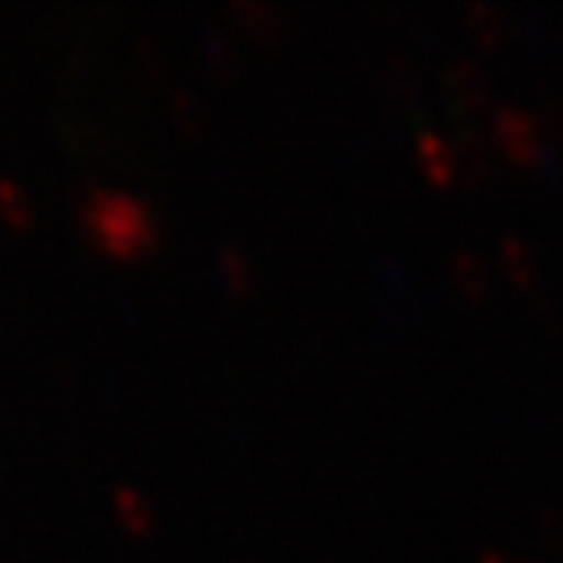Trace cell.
I'll list each match as a JSON object with an SVG mask.
<instances>
[{
	"mask_svg": "<svg viewBox=\"0 0 563 563\" xmlns=\"http://www.w3.org/2000/svg\"><path fill=\"white\" fill-rule=\"evenodd\" d=\"M495 129H498V139H501L504 151L510 157H517V161L523 163H539L548 157L542 125H539V120H532L526 110H520V107L501 103L495 110Z\"/></svg>",
	"mask_w": 563,
	"mask_h": 563,
	"instance_id": "6da1fadb",
	"label": "cell"
},
{
	"mask_svg": "<svg viewBox=\"0 0 563 563\" xmlns=\"http://www.w3.org/2000/svg\"><path fill=\"white\" fill-rule=\"evenodd\" d=\"M417 147H420V161L426 166V173L435 181H451L454 179V169H457V161H454V151L451 144L435 135V132H420L417 139Z\"/></svg>",
	"mask_w": 563,
	"mask_h": 563,
	"instance_id": "7a4b0ae2",
	"label": "cell"
},
{
	"mask_svg": "<svg viewBox=\"0 0 563 563\" xmlns=\"http://www.w3.org/2000/svg\"><path fill=\"white\" fill-rule=\"evenodd\" d=\"M448 85H451L454 98H457L461 103H470V107L483 103L485 81L476 66H470V63H457V66L448 73Z\"/></svg>",
	"mask_w": 563,
	"mask_h": 563,
	"instance_id": "3957f363",
	"label": "cell"
},
{
	"mask_svg": "<svg viewBox=\"0 0 563 563\" xmlns=\"http://www.w3.org/2000/svg\"><path fill=\"white\" fill-rule=\"evenodd\" d=\"M501 257L504 266H507V273L520 282V285H529V282H532V276H536V257H532V251H529L520 239H504Z\"/></svg>",
	"mask_w": 563,
	"mask_h": 563,
	"instance_id": "277c9868",
	"label": "cell"
},
{
	"mask_svg": "<svg viewBox=\"0 0 563 563\" xmlns=\"http://www.w3.org/2000/svg\"><path fill=\"white\" fill-rule=\"evenodd\" d=\"M454 269H457V276H461L463 288L470 291V295H479L485 288V269L479 257H473L470 251H457L454 254Z\"/></svg>",
	"mask_w": 563,
	"mask_h": 563,
	"instance_id": "5b68a950",
	"label": "cell"
},
{
	"mask_svg": "<svg viewBox=\"0 0 563 563\" xmlns=\"http://www.w3.org/2000/svg\"><path fill=\"white\" fill-rule=\"evenodd\" d=\"M470 16L476 22L473 29H476L485 41L501 38V13H498L495 7H488V3H473V7H470Z\"/></svg>",
	"mask_w": 563,
	"mask_h": 563,
	"instance_id": "8992f818",
	"label": "cell"
},
{
	"mask_svg": "<svg viewBox=\"0 0 563 563\" xmlns=\"http://www.w3.org/2000/svg\"><path fill=\"white\" fill-rule=\"evenodd\" d=\"M483 563H507L501 554H483Z\"/></svg>",
	"mask_w": 563,
	"mask_h": 563,
	"instance_id": "52a82bcc",
	"label": "cell"
}]
</instances>
